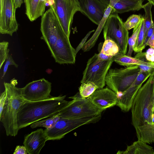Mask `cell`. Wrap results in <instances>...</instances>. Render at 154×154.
Wrapping results in <instances>:
<instances>
[{"mask_svg":"<svg viewBox=\"0 0 154 154\" xmlns=\"http://www.w3.org/2000/svg\"><path fill=\"white\" fill-rule=\"evenodd\" d=\"M154 6V0H147Z\"/></svg>","mask_w":154,"mask_h":154,"instance_id":"42","label":"cell"},{"mask_svg":"<svg viewBox=\"0 0 154 154\" xmlns=\"http://www.w3.org/2000/svg\"><path fill=\"white\" fill-rule=\"evenodd\" d=\"M16 8H20L23 3V0H14Z\"/></svg>","mask_w":154,"mask_h":154,"instance_id":"40","label":"cell"},{"mask_svg":"<svg viewBox=\"0 0 154 154\" xmlns=\"http://www.w3.org/2000/svg\"><path fill=\"white\" fill-rule=\"evenodd\" d=\"M69 98L67 106L59 112L60 117L66 118H80L94 116L101 114L103 111L95 106L88 98H84L79 92Z\"/></svg>","mask_w":154,"mask_h":154,"instance_id":"8","label":"cell"},{"mask_svg":"<svg viewBox=\"0 0 154 154\" xmlns=\"http://www.w3.org/2000/svg\"><path fill=\"white\" fill-rule=\"evenodd\" d=\"M9 65H14L16 68H17L18 66V65L13 60L12 56L8 54L6 59L5 64L4 67L3 73L2 76V77L5 76L8 70V66Z\"/></svg>","mask_w":154,"mask_h":154,"instance_id":"32","label":"cell"},{"mask_svg":"<svg viewBox=\"0 0 154 154\" xmlns=\"http://www.w3.org/2000/svg\"><path fill=\"white\" fill-rule=\"evenodd\" d=\"M154 32V23L153 22L152 23L150 27L148 29L146 34L144 38L143 42L140 49L139 53L142 52V51L146 46V44L148 41L149 40L150 38Z\"/></svg>","mask_w":154,"mask_h":154,"instance_id":"31","label":"cell"},{"mask_svg":"<svg viewBox=\"0 0 154 154\" xmlns=\"http://www.w3.org/2000/svg\"><path fill=\"white\" fill-rule=\"evenodd\" d=\"M102 3L108 6L109 5L110 0H98Z\"/></svg>","mask_w":154,"mask_h":154,"instance_id":"41","label":"cell"},{"mask_svg":"<svg viewBox=\"0 0 154 154\" xmlns=\"http://www.w3.org/2000/svg\"><path fill=\"white\" fill-rule=\"evenodd\" d=\"M146 58L147 61L154 63V48H150L145 52Z\"/></svg>","mask_w":154,"mask_h":154,"instance_id":"33","label":"cell"},{"mask_svg":"<svg viewBox=\"0 0 154 154\" xmlns=\"http://www.w3.org/2000/svg\"><path fill=\"white\" fill-rule=\"evenodd\" d=\"M60 117L58 113L55 116L45 119L41 120L31 124L30 125V127L32 128L39 127H43L47 129L51 128L54 126Z\"/></svg>","mask_w":154,"mask_h":154,"instance_id":"25","label":"cell"},{"mask_svg":"<svg viewBox=\"0 0 154 154\" xmlns=\"http://www.w3.org/2000/svg\"><path fill=\"white\" fill-rule=\"evenodd\" d=\"M65 97V95H60L42 100L26 101L20 106L17 114L19 129L57 114L69 103Z\"/></svg>","mask_w":154,"mask_h":154,"instance_id":"1","label":"cell"},{"mask_svg":"<svg viewBox=\"0 0 154 154\" xmlns=\"http://www.w3.org/2000/svg\"><path fill=\"white\" fill-rule=\"evenodd\" d=\"M143 17L140 15L137 14L131 15L124 23L125 27L128 30L134 28L139 24Z\"/></svg>","mask_w":154,"mask_h":154,"instance_id":"28","label":"cell"},{"mask_svg":"<svg viewBox=\"0 0 154 154\" xmlns=\"http://www.w3.org/2000/svg\"><path fill=\"white\" fill-rule=\"evenodd\" d=\"M145 37V29L144 26V17L143 19L140 29V30L137 41L134 48V51L136 53H139L140 49L142 45Z\"/></svg>","mask_w":154,"mask_h":154,"instance_id":"30","label":"cell"},{"mask_svg":"<svg viewBox=\"0 0 154 154\" xmlns=\"http://www.w3.org/2000/svg\"><path fill=\"white\" fill-rule=\"evenodd\" d=\"M113 62L112 58L109 60H100L98 58V54H95L87 62L81 83L93 82L98 89L103 88L106 84V75Z\"/></svg>","mask_w":154,"mask_h":154,"instance_id":"7","label":"cell"},{"mask_svg":"<svg viewBox=\"0 0 154 154\" xmlns=\"http://www.w3.org/2000/svg\"><path fill=\"white\" fill-rule=\"evenodd\" d=\"M113 57L107 55L103 53L100 52L98 54V58L102 60H109L112 59Z\"/></svg>","mask_w":154,"mask_h":154,"instance_id":"38","label":"cell"},{"mask_svg":"<svg viewBox=\"0 0 154 154\" xmlns=\"http://www.w3.org/2000/svg\"><path fill=\"white\" fill-rule=\"evenodd\" d=\"M14 0H0V32L12 36L18 29Z\"/></svg>","mask_w":154,"mask_h":154,"instance_id":"13","label":"cell"},{"mask_svg":"<svg viewBox=\"0 0 154 154\" xmlns=\"http://www.w3.org/2000/svg\"><path fill=\"white\" fill-rule=\"evenodd\" d=\"M118 13L111 14L103 27L104 38L108 37L118 45L119 52L126 54L128 45L129 32Z\"/></svg>","mask_w":154,"mask_h":154,"instance_id":"6","label":"cell"},{"mask_svg":"<svg viewBox=\"0 0 154 154\" xmlns=\"http://www.w3.org/2000/svg\"><path fill=\"white\" fill-rule=\"evenodd\" d=\"M52 6L65 33L69 38L75 14L81 9L78 0H53Z\"/></svg>","mask_w":154,"mask_h":154,"instance_id":"10","label":"cell"},{"mask_svg":"<svg viewBox=\"0 0 154 154\" xmlns=\"http://www.w3.org/2000/svg\"><path fill=\"white\" fill-rule=\"evenodd\" d=\"M152 72L153 73V76H154V69H153V70L152 71Z\"/></svg>","mask_w":154,"mask_h":154,"instance_id":"44","label":"cell"},{"mask_svg":"<svg viewBox=\"0 0 154 154\" xmlns=\"http://www.w3.org/2000/svg\"><path fill=\"white\" fill-rule=\"evenodd\" d=\"M81 12L98 25L108 6L98 0H78Z\"/></svg>","mask_w":154,"mask_h":154,"instance_id":"14","label":"cell"},{"mask_svg":"<svg viewBox=\"0 0 154 154\" xmlns=\"http://www.w3.org/2000/svg\"><path fill=\"white\" fill-rule=\"evenodd\" d=\"M62 27L54 8L52 6H50L42 16L40 27L42 38L50 51L56 43Z\"/></svg>","mask_w":154,"mask_h":154,"instance_id":"9","label":"cell"},{"mask_svg":"<svg viewBox=\"0 0 154 154\" xmlns=\"http://www.w3.org/2000/svg\"><path fill=\"white\" fill-rule=\"evenodd\" d=\"M7 96V92L5 90L0 94V114L2 113L5 104Z\"/></svg>","mask_w":154,"mask_h":154,"instance_id":"35","label":"cell"},{"mask_svg":"<svg viewBox=\"0 0 154 154\" xmlns=\"http://www.w3.org/2000/svg\"><path fill=\"white\" fill-rule=\"evenodd\" d=\"M140 72L137 65L109 69L105 77L106 84L118 94L125 91L134 83Z\"/></svg>","mask_w":154,"mask_h":154,"instance_id":"4","label":"cell"},{"mask_svg":"<svg viewBox=\"0 0 154 154\" xmlns=\"http://www.w3.org/2000/svg\"><path fill=\"white\" fill-rule=\"evenodd\" d=\"M47 141L44 130L39 128L26 135L23 144L29 154H39Z\"/></svg>","mask_w":154,"mask_h":154,"instance_id":"16","label":"cell"},{"mask_svg":"<svg viewBox=\"0 0 154 154\" xmlns=\"http://www.w3.org/2000/svg\"><path fill=\"white\" fill-rule=\"evenodd\" d=\"M112 60L119 64L128 66L134 65H143L154 68V63L144 61L136 57H132L119 52L112 57Z\"/></svg>","mask_w":154,"mask_h":154,"instance_id":"20","label":"cell"},{"mask_svg":"<svg viewBox=\"0 0 154 154\" xmlns=\"http://www.w3.org/2000/svg\"><path fill=\"white\" fill-rule=\"evenodd\" d=\"M104 39V42L100 52L113 57L119 52V46L115 42L108 37H106Z\"/></svg>","mask_w":154,"mask_h":154,"instance_id":"23","label":"cell"},{"mask_svg":"<svg viewBox=\"0 0 154 154\" xmlns=\"http://www.w3.org/2000/svg\"><path fill=\"white\" fill-rule=\"evenodd\" d=\"M26 14L31 21L42 16L45 13L47 0H24Z\"/></svg>","mask_w":154,"mask_h":154,"instance_id":"17","label":"cell"},{"mask_svg":"<svg viewBox=\"0 0 154 154\" xmlns=\"http://www.w3.org/2000/svg\"><path fill=\"white\" fill-rule=\"evenodd\" d=\"M140 69V72H152L154 68L151 66L143 65H138Z\"/></svg>","mask_w":154,"mask_h":154,"instance_id":"37","label":"cell"},{"mask_svg":"<svg viewBox=\"0 0 154 154\" xmlns=\"http://www.w3.org/2000/svg\"><path fill=\"white\" fill-rule=\"evenodd\" d=\"M152 5L149 2L143 5V8L144 9L145 13L144 17L145 29L144 38L152 23L153 22L152 20L151 11Z\"/></svg>","mask_w":154,"mask_h":154,"instance_id":"26","label":"cell"},{"mask_svg":"<svg viewBox=\"0 0 154 154\" xmlns=\"http://www.w3.org/2000/svg\"><path fill=\"white\" fill-rule=\"evenodd\" d=\"M94 30H93L88 32L86 35L85 37L82 40L79 45L75 49V53L76 54H77V53L79 51L80 49L82 48L83 45H84L85 42L90 35L92 33L94 32Z\"/></svg>","mask_w":154,"mask_h":154,"instance_id":"34","label":"cell"},{"mask_svg":"<svg viewBox=\"0 0 154 154\" xmlns=\"http://www.w3.org/2000/svg\"><path fill=\"white\" fill-rule=\"evenodd\" d=\"M135 129L138 140L146 143H154V123H146Z\"/></svg>","mask_w":154,"mask_h":154,"instance_id":"21","label":"cell"},{"mask_svg":"<svg viewBox=\"0 0 154 154\" xmlns=\"http://www.w3.org/2000/svg\"><path fill=\"white\" fill-rule=\"evenodd\" d=\"M101 117V114L80 118L60 117L53 127L44 130L47 140H60L67 134L81 126L98 122Z\"/></svg>","mask_w":154,"mask_h":154,"instance_id":"5","label":"cell"},{"mask_svg":"<svg viewBox=\"0 0 154 154\" xmlns=\"http://www.w3.org/2000/svg\"><path fill=\"white\" fill-rule=\"evenodd\" d=\"M147 45L149 46L150 48H154V32L148 41Z\"/></svg>","mask_w":154,"mask_h":154,"instance_id":"39","label":"cell"},{"mask_svg":"<svg viewBox=\"0 0 154 154\" xmlns=\"http://www.w3.org/2000/svg\"><path fill=\"white\" fill-rule=\"evenodd\" d=\"M55 62L60 64L75 63V49L72 46L63 28L60 29L56 43L50 51Z\"/></svg>","mask_w":154,"mask_h":154,"instance_id":"11","label":"cell"},{"mask_svg":"<svg viewBox=\"0 0 154 154\" xmlns=\"http://www.w3.org/2000/svg\"><path fill=\"white\" fill-rule=\"evenodd\" d=\"M88 98L103 111L116 105L118 101L116 94L107 88L95 91Z\"/></svg>","mask_w":154,"mask_h":154,"instance_id":"15","label":"cell"},{"mask_svg":"<svg viewBox=\"0 0 154 154\" xmlns=\"http://www.w3.org/2000/svg\"><path fill=\"white\" fill-rule=\"evenodd\" d=\"M154 107L153 74L138 90L131 108L132 124L135 128L146 123H152Z\"/></svg>","mask_w":154,"mask_h":154,"instance_id":"2","label":"cell"},{"mask_svg":"<svg viewBox=\"0 0 154 154\" xmlns=\"http://www.w3.org/2000/svg\"><path fill=\"white\" fill-rule=\"evenodd\" d=\"M117 154H154V150L152 147L146 143L138 140L131 145L128 146L125 151H119Z\"/></svg>","mask_w":154,"mask_h":154,"instance_id":"19","label":"cell"},{"mask_svg":"<svg viewBox=\"0 0 154 154\" xmlns=\"http://www.w3.org/2000/svg\"><path fill=\"white\" fill-rule=\"evenodd\" d=\"M51 83L44 78L33 81L20 88L21 95L27 101L42 100L53 97L50 94Z\"/></svg>","mask_w":154,"mask_h":154,"instance_id":"12","label":"cell"},{"mask_svg":"<svg viewBox=\"0 0 154 154\" xmlns=\"http://www.w3.org/2000/svg\"><path fill=\"white\" fill-rule=\"evenodd\" d=\"M8 45L9 43L8 42L3 41L0 42V69L9 54Z\"/></svg>","mask_w":154,"mask_h":154,"instance_id":"29","label":"cell"},{"mask_svg":"<svg viewBox=\"0 0 154 154\" xmlns=\"http://www.w3.org/2000/svg\"><path fill=\"white\" fill-rule=\"evenodd\" d=\"M7 96L3 110L0 114V121L4 127L7 136L15 137L20 130L17 120L18 111L26 101L22 97L20 88L4 82Z\"/></svg>","mask_w":154,"mask_h":154,"instance_id":"3","label":"cell"},{"mask_svg":"<svg viewBox=\"0 0 154 154\" xmlns=\"http://www.w3.org/2000/svg\"><path fill=\"white\" fill-rule=\"evenodd\" d=\"M143 0H113L111 6L112 13L121 14L143 8Z\"/></svg>","mask_w":154,"mask_h":154,"instance_id":"18","label":"cell"},{"mask_svg":"<svg viewBox=\"0 0 154 154\" xmlns=\"http://www.w3.org/2000/svg\"><path fill=\"white\" fill-rule=\"evenodd\" d=\"M143 19L144 17L139 24L134 28L133 34L129 38L128 40L129 48L127 54L128 56H131L132 54L134 51V48L136 43L138 35L141 27L142 22Z\"/></svg>","mask_w":154,"mask_h":154,"instance_id":"27","label":"cell"},{"mask_svg":"<svg viewBox=\"0 0 154 154\" xmlns=\"http://www.w3.org/2000/svg\"><path fill=\"white\" fill-rule=\"evenodd\" d=\"M112 8L109 5L105 11L103 16L100 23L93 35L87 42L84 44L82 49L84 51H87L90 49L94 45L98 36L101 32L105 23L109 15L112 13Z\"/></svg>","mask_w":154,"mask_h":154,"instance_id":"22","label":"cell"},{"mask_svg":"<svg viewBox=\"0 0 154 154\" xmlns=\"http://www.w3.org/2000/svg\"><path fill=\"white\" fill-rule=\"evenodd\" d=\"M97 90H98L97 86L94 82H91L81 84L79 88L80 95L84 98L88 97Z\"/></svg>","mask_w":154,"mask_h":154,"instance_id":"24","label":"cell"},{"mask_svg":"<svg viewBox=\"0 0 154 154\" xmlns=\"http://www.w3.org/2000/svg\"><path fill=\"white\" fill-rule=\"evenodd\" d=\"M152 123H154V109H153V112Z\"/></svg>","mask_w":154,"mask_h":154,"instance_id":"43","label":"cell"},{"mask_svg":"<svg viewBox=\"0 0 154 154\" xmlns=\"http://www.w3.org/2000/svg\"><path fill=\"white\" fill-rule=\"evenodd\" d=\"M14 154H28L26 148L24 146H17L16 147Z\"/></svg>","mask_w":154,"mask_h":154,"instance_id":"36","label":"cell"}]
</instances>
